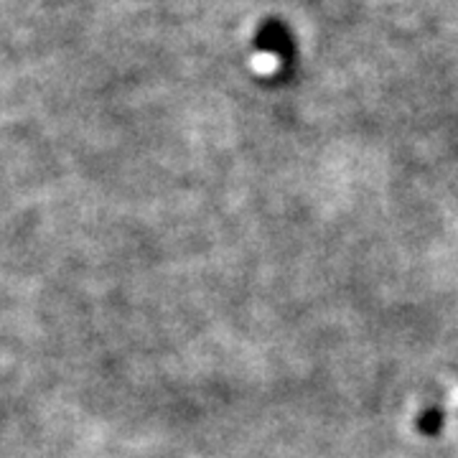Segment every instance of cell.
Here are the masks:
<instances>
[{
  "instance_id": "1",
  "label": "cell",
  "mask_w": 458,
  "mask_h": 458,
  "mask_svg": "<svg viewBox=\"0 0 458 458\" xmlns=\"http://www.w3.org/2000/svg\"><path fill=\"white\" fill-rule=\"evenodd\" d=\"M443 428H445V412H443L438 405H430L420 412V418H418V430L428 436V438H436V436H441Z\"/></svg>"
}]
</instances>
